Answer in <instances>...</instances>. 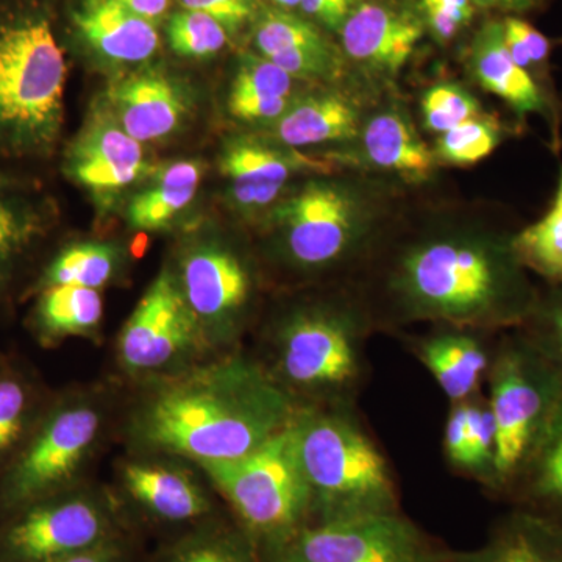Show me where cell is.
Wrapping results in <instances>:
<instances>
[{
  "instance_id": "obj_1",
  "label": "cell",
  "mask_w": 562,
  "mask_h": 562,
  "mask_svg": "<svg viewBox=\"0 0 562 562\" xmlns=\"http://www.w3.org/2000/svg\"><path fill=\"white\" fill-rule=\"evenodd\" d=\"M286 392L250 362L227 360L162 384L138 417L155 449L202 462L236 460L290 427Z\"/></svg>"
},
{
  "instance_id": "obj_2",
  "label": "cell",
  "mask_w": 562,
  "mask_h": 562,
  "mask_svg": "<svg viewBox=\"0 0 562 562\" xmlns=\"http://www.w3.org/2000/svg\"><path fill=\"white\" fill-rule=\"evenodd\" d=\"M68 68L44 0H0V151L44 157L63 127Z\"/></svg>"
},
{
  "instance_id": "obj_3",
  "label": "cell",
  "mask_w": 562,
  "mask_h": 562,
  "mask_svg": "<svg viewBox=\"0 0 562 562\" xmlns=\"http://www.w3.org/2000/svg\"><path fill=\"white\" fill-rule=\"evenodd\" d=\"M401 286L425 316L461 324L522 325L536 301L512 239L425 244L403 261Z\"/></svg>"
},
{
  "instance_id": "obj_4",
  "label": "cell",
  "mask_w": 562,
  "mask_h": 562,
  "mask_svg": "<svg viewBox=\"0 0 562 562\" xmlns=\"http://www.w3.org/2000/svg\"><path fill=\"white\" fill-rule=\"evenodd\" d=\"M292 430L312 490V522L401 512L386 460L347 417L297 414Z\"/></svg>"
},
{
  "instance_id": "obj_5",
  "label": "cell",
  "mask_w": 562,
  "mask_h": 562,
  "mask_svg": "<svg viewBox=\"0 0 562 562\" xmlns=\"http://www.w3.org/2000/svg\"><path fill=\"white\" fill-rule=\"evenodd\" d=\"M495 422L491 486L514 495L562 409V375L524 336L506 342L490 369Z\"/></svg>"
},
{
  "instance_id": "obj_6",
  "label": "cell",
  "mask_w": 562,
  "mask_h": 562,
  "mask_svg": "<svg viewBox=\"0 0 562 562\" xmlns=\"http://www.w3.org/2000/svg\"><path fill=\"white\" fill-rule=\"evenodd\" d=\"M292 424L241 458L201 464L266 560L312 522V490L299 461Z\"/></svg>"
},
{
  "instance_id": "obj_7",
  "label": "cell",
  "mask_w": 562,
  "mask_h": 562,
  "mask_svg": "<svg viewBox=\"0 0 562 562\" xmlns=\"http://www.w3.org/2000/svg\"><path fill=\"white\" fill-rule=\"evenodd\" d=\"M454 553L397 512L305 525L268 562H454Z\"/></svg>"
},
{
  "instance_id": "obj_8",
  "label": "cell",
  "mask_w": 562,
  "mask_h": 562,
  "mask_svg": "<svg viewBox=\"0 0 562 562\" xmlns=\"http://www.w3.org/2000/svg\"><path fill=\"white\" fill-rule=\"evenodd\" d=\"M101 430V414L72 405L52 414L11 469L5 498L25 505L46 497L72 480Z\"/></svg>"
},
{
  "instance_id": "obj_9",
  "label": "cell",
  "mask_w": 562,
  "mask_h": 562,
  "mask_svg": "<svg viewBox=\"0 0 562 562\" xmlns=\"http://www.w3.org/2000/svg\"><path fill=\"white\" fill-rule=\"evenodd\" d=\"M199 321L181 286L161 272L140 297L120 336L122 364L133 372L157 371L187 353L195 342Z\"/></svg>"
},
{
  "instance_id": "obj_10",
  "label": "cell",
  "mask_w": 562,
  "mask_h": 562,
  "mask_svg": "<svg viewBox=\"0 0 562 562\" xmlns=\"http://www.w3.org/2000/svg\"><path fill=\"white\" fill-rule=\"evenodd\" d=\"M280 368L297 386L338 390L353 382L360 372L357 339L338 317L299 314L281 335Z\"/></svg>"
},
{
  "instance_id": "obj_11",
  "label": "cell",
  "mask_w": 562,
  "mask_h": 562,
  "mask_svg": "<svg viewBox=\"0 0 562 562\" xmlns=\"http://www.w3.org/2000/svg\"><path fill=\"white\" fill-rule=\"evenodd\" d=\"M277 216L292 260L308 268L338 260L357 236L353 199L322 181L306 184L280 206Z\"/></svg>"
},
{
  "instance_id": "obj_12",
  "label": "cell",
  "mask_w": 562,
  "mask_h": 562,
  "mask_svg": "<svg viewBox=\"0 0 562 562\" xmlns=\"http://www.w3.org/2000/svg\"><path fill=\"white\" fill-rule=\"evenodd\" d=\"M110 514L87 497L44 503L5 535V549L20 562H40L94 549L111 539Z\"/></svg>"
},
{
  "instance_id": "obj_13",
  "label": "cell",
  "mask_w": 562,
  "mask_h": 562,
  "mask_svg": "<svg viewBox=\"0 0 562 562\" xmlns=\"http://www.w3.org/2000/svg\"><path fill=\"white\" fill-rule=\"evenodd\" d=\"M65 172L101 201L120 194L151 172L143 144L99 109L68 147Z\"/></svg>"
},
{
  "instance_id": "obj_14",
  "label": "cell",
  "mask_w": 562,
  "mask_h": 562,
  "mask_svg": "<svg viewBox=\"0 0 562 562\" xmlns=\"http://www.w3.org/2000/svg\"><path fill=\"white\" fill-rule=\"evenodd\" d=\"M424 32L416 3L409 7L401 0H360L338 33L347 58L375 72L395 76L412 57Z\"/></svg>"
},
{
  "instance_id": "obj_15",
  "label": "cell",
  "mask_w": 562,
  "mask_h": 562,
  "mask_svg": "<svg viewBox=\"0 0 562 562\" xmlns=\"http://www.w3.org/2000/svg\"><path fill=\"white\" fill-rule=\"evenodd\" d=\"M109 111L140 144L168 138L190 111V95L161 69H140L111 85Z\"/></svg>"
},
{
  "instance_id": "obj_16",
  "label": "cell",
  "mask_w": 562,
  "mask_h": 562,
  "mask_svg": "<svg viewBox=\"0 0 562 562\" xmlns=\"http://www.w3.org/2000/svg\"><path fill=\"white\" fill-rule=\"evenodd\" d=\"M254 43L261 57L292 79L331 80L341 74L342 50L312 21L281 9H260L254 21Z\"/></svg>"
},
{
  "instance_id": "obj_17",
  "label": "cell",
  "mask_w": 562,
  "mask_h": 562,
  "mask_svg": "<svg viewBox=\"0 0 562 562\" xmlns=\"http://www.w3.org/2000/svg\"><path fill=\"white\" fill-rule=\"evenodd\" d=\"M181 291L201 322H224L246 305L250 277L233 251L206 244L195 247L181 265Z\"/></svg>"
},
{
  "instance_id": "obj_18",
  "label": "cell",
  "mask_w": 562,
  "mask_h": 562,
  "mask_svg": "<svg viewBox=\"0 0 562 562\" xmlns=\"http://www.w3.org/2000/svg\"><path fill=\"white\" fill-rule=\"evenodd\" d=\"M305 166L321 171L327 168L324 162L284 154L247 136L231 140L220 158L221 173L231 181L233 202L244 210L271 205L292 173Z\"/></svg>"
},
{
  "instance_id": "obj_19",
  "label": "cell",
  "mask_w": 562,
  "mask_h": 562,
  "mask_svg": "<svg viewBox=\"0 0 562 562\" xmlns=\"http://www.w3.org/2000/svg\"><path fill=\"white\" fill-rule=\"evenodd\" d=\"M469 68L483 90L508 103L517 116L552 113L553 105L531 74L513 60L505 44L502 20L484 22L469 47Z\"/></svg>"
},
{
  "instance_id": "obj_20",
  "label": "cell",
  "mask_w": 562,
  "mask_h": 562,
  "mask_svg": "<svg viewBox=\"0 0 562 562\" xmlns=\"http://www.w3.org/2000/svg\"><path fill=\"white\" fill-rule=\"evenodd\" d=\"M77 33L103 58L136 65L154 57L158 32L117 0H80L70 13Z\"/></svg>"
},
{
  "instance_id": "obj_21",
  "label": "cell",
  "mask_w": 562,
  "mask_h": 562,
  "mask_svg": "<svg viewBox=\"0 0 562 562\" xmlns=\"http://www.w3.org/2000/svg\"><path fill=\"white\" fill-rule=\"evenodd\" d=\"M454 562H562V528L517 506L482 547L454 553Z\"/></svg>"
},
{
  "instance_id": "obj_22",
  "label": "cell",
  "mask_w": 562,
  "mask_h": 562,
  "mask_svg": "<svg viewBox=\"0 0 562 562\" xmlns=\"http://www.w3.org/2000/svg\"><path fill=\"white\" fill-rule=\"evenodd\" d=\"M122 479L128 494L158 519L188 522L209 513L206 495L179 469L132 462L125 465Z\"/></svg>"
},
{
  "instance_id": "obj_23",
  "label": "cell",
  "mask_w": 562,
  "mask_h": 562,
  "mask_svg": "<svg viewBox=\"0 0 562 562\" xmlns=\"http://www.w3.org/2000/svg\"><path fill=\"white\" fill-rule=\"evenodd\" d=\"M294 79L261 55L246 54L233 79L228 110L247 122L279 121L292 105Z\"/></svg>"
},
{
  "instance_id": "obj_24",
  "label": "cell",
  "mask_w": 562,
  "mask_h": 562,
  "mask_svg": "<svg viewBox=\"0 0 562 562\" xmlns=\"http://www.w3.org/2000/svg\"><path fill=\"white\" fill-rule=\"evenodd\" d=\"M49 225V205L31 184L0 172V281Z\"/></svg>"
},
{
  "instance_id": "obj_25",
  "label": "cell",
  "mask_w": 562,
  "mask_h": 562,
  "mask_svg": "<svg viewBox=\"0 0 562 562\" xmlns=\"http://www.w3.org/2000/svg\"><path fill=\"white\" fill-rule=\"evenodd\" d=\"M358 133V111L338 94H314L292 102L277 121V138L290 147L351 139Z\"/></svg>"
},
{
  "instance_id": "obj_26",
  "label": "cell",
  "mask_w": 562,
  "mask_h": 562,
  "mask_svg": "<svg viewBox=\"0 0 562 562\" xmlns=\"http://www.w3.org/2000/svg\"><path fill=\"white\" fill-rule=\"evenodd\" d=\"M420 358L443 394L457 403L471 397L491 368L482 344L460 333L428 339L422 344Z\"/></svg>"
},
{
  "instance_id": "obj_27",
  "label": "cell",
  "mask_w": 562,
  "mask_h": 562,
  "mask_svg": "<svg viewBox=\"0 0 562 562\" xmlns=\"http://www.w3.org/2000/svg\"><path fill=\"white\" fill-rule=\"evenodd\" d=\"M364 149L373 165L408 180H425L435 168V154L398 113H382L369 121Z\"/></svg>"
},
{
  "instance_id": "obj_28",
  "label": "cell",
  "mask_w": 562,
  "mask_h": 562,
  "mask_svg": "<svg viewBox=\"0 0 562 562\" xmlns=\"http://www.w3.org/2000/svg\"><path fill=\"white\" fill-rule=\"evenodd\" d=\"M203 166L199 160L172 162L155 177L147 190L138 192L127 206V221L136 231L166 227L192 201L201 187Z\"/></svg>"
},
{
  "instance_id": "obj_29",
  "label": "cell",
  "mask_w": 562,
  "mask_h": 562,
  "mask_svg": "<svg viewBox=\"0 0 562 562\" xmlns=\"http://www.w3.org/2000/svg\"><path fill=\"white\" fill-rule=\"evenodd\" d=\"M103 316V302L98 290L91 288H43L35 310L36 330L47 341L88 336L98 330Z\"/></svg>"
},
{
  "instance_id": "obj_30",
  "label": "cell",
  "mask_w": 562,
  "mask_h": 562,
  "mask_svg": "<svg viewBox=\"0 0 562 562\" xmlns=\"http://www.w3.org/2000/svg\"><path fill=\"white\" fill-rule=\"evenodd\" d=\"M514 498L520 508L530 509L562 528V409Z\"/></svg>"
},
{
  "instance_id": "obj_31",
  "label": "cell",
  "mask_w": 562,
  "mask_h": 562,
  "mask_svg": "<svg viewBox=\"0 0 562 562\" xmlns=\"http://www.w3.org/2000/svg\"><path fill=\"white\" fill-rule=\"evenodd\" d=\"M512 250L525 271L549 283L562 281V168L549 211L512 238Z\"/></svg>"
},
{
  "instance_id": "obj_32",
  "label": "cell",
  "mask_w": 562,
  "mask_h": 562,
  "mask_svg": "<svg viewBox=\"0 0 562 562\" xmlns=\"http://www.w3.org/2000/svg\"><path fill=\"white\" fill-rule=\"evenodd\" d=\"M117 262V251L110 244H72L61 250L46 269L43 288L70 284L99 291L113 279Z\"/></svg>"
},
{
  "instance_id": "obj_33",
  "label": "cell",
  "mask_w": 562,
  "mask_h": 562,
  "mask_svg": "<svg viewBox=\"0 0 562 562\" xmlns=\"http://www.w3.org/2000/svg\"><path fill=\"white\" fill-rule=\"evenodd\" d=\"M162 562H268L244 528H213L179 543Z\"/></svg>"
},
{
  "instance_id": "obj_34",
  "label": "cell",
  "mask_w": 562,
  "mask_h": 562,
  "mask_svg": "<svg viewBox=\"0 0 562 562\" xmlns=\"http://www.w3.org/2000/svg\"><path fill=\"white\" fill-rule=\"evenodd\" d=\"M502 138L501 122L480 114L443 133L436 144V155L450 165H475L490 157L502 143Z\"/></svg>"
},
{
  "instance_id": "obj_35",
  "label": "cell",
  "mask_w": 562,
  "mask_h": 562,
  "mask_svg": "<svg viewBox=\"0 0 562 562\" xmlns=\"http://www.w3.org/2000/svg\"><path fill=\"white\" fill-rule=\"evenodd\" d=\"M168 41L181 57L206 58L227 46L228 32L209 14L181 10L169 20Z\"/></svg>"
},
{
  "instance_id": "obj_36",
  "label": "cell",
  "mask_w": 562,
  "mask_h": 562,
  "mask_svg": "<svg viewBox=\"0 0 562 562\" xmlns=\"http://www.w3.org/2000/svg\"><path fill=\"white\" fill-rule=\"evenodd\" d=\"M546 299L536 297L524 324V338L562 375V281Z\"/></svg>"
},
{
  "instance_id": "obj_37",
  "label": "cell",
  "mask_w": 562,
  "mask_h": 562,
  "mask_svg": "<svg viewBox=\"0 0 562 562\" xmlns=\"http://www.w3.org/2000/svg\"><path fill=\"white\" fill-rule=\"evenodd\" d=\"M422 114L428 131L443 133L482 114L480 103L457 85H435L422 99Z\"/></svg>"
},
{
  "instance_id": "obj_38",
  "label": "cell",
  "mask_w": 562,
  "mask_h": 562,
  "mask_svg": "<svg viewBox=\"0 0 562 562\" xmlns=\"http://www.w3.org/2000/svg\"><path fill=\"white\" fill-rule=\"evenodd\" d=\"M503 22V35L505 44L512 54L513 60L531 74L532 79L539 85L549 74V58L552 44L530 22L519 16H505ZM543 90V87H542ZM546 91V90H543ZM547 92V91H546Z\"/></svg>"
},
{
  "instance_id": "obj_39",
  "label": "cell",
  "mask_w": 562,
  "mask_h": 562,
  "mask_svg": "<svg viewBox=\"0 0 562 562\" xmlns=\"http://www.w3.org/2000/svg\"><path fill=\"white\" fill-rule=\"evenodd\" d=\"M495 457V422L490 402L468 403V462L465 471L492 483Z\"/></svg>"
},
{
  "instance_id": "obj_40",
  "label": "cell",
  "mask_w": 562,
  "mask_h": 562,
  "mask_svg": "<svg viewBox=\"0 0 562 562\" xmlns=\"http://www.w3.org/2000/svg\"><path fill=\"white\" fill-rule=\"evenodd\" d=\"M416 5L425 29L441 44L457 38L476 10L472 0H416Z\"/></svg>"
},
{
  "instance_id": "obj_41",
  "label": "cell",
  "mask_w": 562,
  "mask_h": 562,
  "mask_svg": "<svg viewBox=\"0 0 562 562\" xmlns=\"http://www.w3.org/2000/svg\"><path fill=\"white\" fill-rule=\"evenodd\" d=\"M27 405V392L18 380L0 379V458L20 441Z\"/></svg>"
},
{
  "instance_id": "obj_42",
  "label": "cell",
  "mask_w": 562,
  "mask_h": 562,
  "mask_svg": "<svg viewBox=\"0 0 562 562\" xmlns=\"http://www.w3.org/2000/svg\"><path fill=\"white\" fill-rule=\"evenodd\" d=\"M180 5L183 10L209 14L228 33L241 31L260 11L257 0H180Z\"/></svg>"
},
{
  "instance_id": "obj_43",
  "label": "cell",
  "mask_w": 562,
  "mask_h": 562,
  "mask_svg": "<svg viewBox=\"0 0 562 562\" xmlns=\"http://www.w3.org/2000/svg\"><path fill=\"white\" fill-rule=\"evenodd\" d=\"M443 443H446V453L449 460L465 471V462H468V402L458 403L450 413Z\"/></svg>"
},
{
  "instance_id": "obj_44",
  "label": "cell",
  "mask_w": 562,
  "mask_h": 562,
  "mask_svg": "<svg viewBox=\"0 0 562 562\" xmlns=\"http://www.w3.org/2000/svg\"><path fill=\"white\" fill-rule=\"evenodd\" d=\"M302 13L330 31L339 32L350 10L336 0H302Z\"/></svg>"
},
{
  "instance_id": "obj_45",
  "label": "cell",
  "mask_w": 562,
  "mask_h": 562,
  "mask_svg": "<svg viewBox=\"0 0 562 562\" xmlns=\"http://www.w3.org/2000/svg\"><path fill=\"white\" fill-rule=\"evenodd\" d=\"M122 550L113 539L94 547V549L87 550L69 557L55 558V560L40 561V562H121Z\"/></svg>"
},
{
  "instance_id": "obj_46",
  "label": "cell",
  "mask_w": 562,
  "mask_h": 562,
  "mask_svg": "<svg viewBox=\"0 0 562 562\" xmlns=\"http://www.w3.org/2000/svg\"><path fill=\"white\" fill-rule=\"evenodd\" d=\"M472 2L476 9L501 11L508 16H517V14L541 9L546 0H472Z\"/></svg>"
},
{
  "instance_id": "obj_47",
  "label": "cell",
  "mask_w": 562,
  "mask_h": 562,
  "mask_svg": "<svg viewBox=\"0 0 562 562\" xmlns=\"http://www.w3.org/2000/svg\"><path fill=\"white\" fill-rule=\"evenodd\" d=\"M143 20L155 22L165 16L171 0H117Z\"/></svg>"
},
{
  "instance_id": "obj_48",
  "label": "cell",
  "mask_w": 562,
  "mask_h": 562,
  "mask_svg": "<svg viewBox=\"0 0 562 562\" xmlns=\"http://www.w3.org/2000/svg\"><path fill=\"white\" fill-rule=\"evenodd\" d=\"M271 2L273 5H277V9L290 11L292 9H299L302 0H271Z\"/></svg>"
},
{
  "instance_id": "obj_49",
  "label": "cell",
  "mask_w": 562,
  "mask_h": 562,
  "mask_svg": "<svg viewBox=\"0 0 562 562\" xmlns=\"http://www.w3.org/2000/svg\"><path fill=\"white\" fill-rule=\"evenodd\" d=\"M336 2L342 3L344 7H347L351 11L355 5H357L360 0H336Z\"/></svg>"
}]
</instances>
